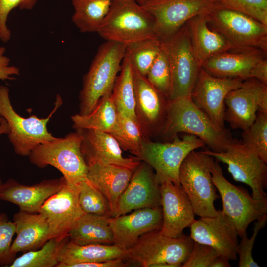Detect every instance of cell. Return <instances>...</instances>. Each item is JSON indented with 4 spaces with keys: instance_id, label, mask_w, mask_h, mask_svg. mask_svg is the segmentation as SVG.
Masks as SVG:
<instances>
[{
    "instance_id": "obj_1",
    "label": "cell",
    "mask_w": 267,
    "mask_h": 267,
    "mask_svg": "<svg viewBox=\"0 0 267 267\" xmlns=\"http://www.w3.org/2000/svg\"><path fill=\"white\" fill-rule=\"evenodd\" d=\"M180 132L201 139L214 152L225 151L233 139L226 129L218 130L208 117L192 100L190 96L170 100L161 134L172 137Z\"/></svg>"
},
{
    "instance_id": "obj_2",
    "label": "cell",
    "mask_w": 267,
    "mask_h": 267,
    "mask_svg": "<svg viewBox=\"0 0 267 267\" xmlns=\"http://www.w3.org/2000/svg\"><path fill=\"white\" fill-rule=\"evenodd\" d=\"M96 32L106 41L125 46L158 38L153 17L134 0H114Z\"/></svg>"
},
{
    "instance_id": "obj_3",
    "label": "cell",
    "mask_w": 267,
    "mask_h": 267,
    "mask_svg": "<svg viewBox=\"0 0 267 267\" xmlns=\"http://www.w3.org/2000/svg\"><path fill=\"white\" fill-rule=\"evenodd\" d=\"M125 49L124 44L112 41H106L100 45L83 77L79 95L80 115L89 114L102 97L111 94Z\"/></svg>"
},
{
    "instance_id": "obj_4",
    "label": "cell",
    "mask_w": 267,
    "mask_h": 267,
    "mask_svg": "<svg viewBox=\"0 0 267 267\" xmlns=\"http://www.w3.org/2000/svg\"><path fill=\"white\" fill-rule=\"evenodd\" d=\"M206 16L209 27L230 43L231 51L258 49L267 53V25L218 2Z\"/></svg>"
},
{
    "instance_id": "obj_5",
    "label": "cell",
    "mask_w": 267,
    "mask_h": 267,
    "mask_svg": "<svg viewBox=\"0 0 267 267\" xmlns=\"http://www.w3.org/2000/svg\"><path fill=\"white\" fill-rule=\"evenodd\" d=\"M62 104V99L57 95L54 107L46 118H39L34 115L23 117L12 107L9 88L0 84V116L8 124V137L17 154L28 156L38 145L56 139L48 131L47 125Z\"/></svg>"
},
{
    "instance_id": "obj_6",
    "label": "cell",
    "mask_w": 267,
    "mask_h": 267,
    "mask_svg": "<svg viewBox=\"0 0 267 267\" xmlns=\"http://www.w3.org/2000/svg\"><path fill=\"white\" fill-rule=\"evenodd\" d=\"M214 158L203 151L190 152L179 170L180 184L187 195L195 215L212 217L217 215L214 206L218 198L213 183L211 168Z\"/></svg>"
},
{
    "instance_id": "obj_7",
    "label": "cell",
    "mask_w": 267,
    "mask_h": 267,
    "mask_svg": "<svg viewBox=\"0 0 267 267\" xmlns=\"http://www.w3.org/2000/svg\"><path fill=\"white\" fill-rule=\"evenodd\" d=\"M82 141L77 131L70 133L64 137L38 145L28 156L36 166H52L63 174L67 183L80 185L87 179L88 172L81 149Z\"/></svg>"
},
{
    "instance_id": "obj_8",
    "label": "cell",
    "mask_w": 267,
    "mask_h": 267,
    "mask_svg": "<svg viewBox=\"0 0 267 267\" xmlns=\"http://www.w3.org/2000/svg\"><path fill=\"white\" fill-rule=\"evenodd\" d=\"M160 40L170 67V100L190 96L201 67L193 51L186 24L173 35Z\"/></svg>"
},
{
    "instance_id": "obj_9",
    "label": "cell",
    "mask_w": 267,
    "mask_h": 267,
    "mask_svg": "<svg viewBox=\"0 0 267 267\" xmlns=\"http://www.w3.org/2000/svg\"><path fill=\"white\" fill-rule=\"evenodd\" d=\"M172 140L161 143L145 137L136 159L151 166L159 183L171 182L180 186L178 175L182 162L190 152L205 144L201 139L190 134L182 138L177 135Z\"/></svg>"
},
{
    "instance_id": "obj_10",
    "label": "cell",
    "mask_w": 267,
    "mask_h": 267,
    "mask_svg": "<svg viewBox=\"0 0 267 267\" xmlns=\"http://www.w3.org/2000/svg\"><path fill=\"white\" fill-rule=\"evenodd\" d=\"M212 179L222 202V212L234 225L238 236L247 234L249 224L267 214V198L258 200L246 189L237 187L224 177L217 160L211 168Z\"/></svg>"
},
{
    "instance_id": "obj_11",
    "label": "cell",
    "mask_w": 267,
    "mask_h": 267,
    "mask_svg": "<svg viewBox=\"0 0 267 267\" xmlns=\"http://www.w3.org/2000/svg\"><path fill=\"white\" fill-rule=\"evenodd\" d=\"M194 244L190 236L183 234L178 238L165 235L160 230L141 236L127 250V258L133 264L151 267L159 263H167L182 267Z\"/></svg>"
},
{
    "instance_id": "obj_12",
    "label": "cell",
    "mask_w": 267,
    "mask_h": 267,
    "mask_svg": "<svg viewBox=\"0 0 267 267\" xmlns=\"http://www.w3.org/2000/svg\"><path fill=\"white\" fill-rule=\"evenodd\" d=\"M216 160L227 165L233 179L250 187L252 196L256 199L267 198V166L254 152L240 142L233 139L225 151L203 150Z\"/></svg>"
},
{
    "instance_id": "obj_13",
    "label": "cell",
    "mask_w": 267,
    "mask_h": 267,
    "mask_svg": "<svg viewBox=\"0 0 267 267\" xmlns=\"http://www.w3.org/2000/svg\"><path fill=\"white\" fill-rule=\"evenodd\" d=\"M218 0H150L141 5L153 17L157 37L170 36L191 18L208 12Z\"/></svg>"
},
{
    "instance_id": "obj_14",
    "label": "cell",
    "mask_w": 267,
    "mask_h": 267,
    "mask_svg": "<svg viewBox=\"0 0 267 267\" xmlns=\"http://www.w3.org/2000/svg\"><path fill=\"white\" fill-rule=\"evenodd\" d=\"M224 104L225 121L232 128L244 131L253 123L258 112L267 113V86L249 78L228 93Z\"/></svg>"
},
{
    "instance_id": "obj_15",
    "label": "cell",
    "mask_w": 267,
    "mask_h": 267,
    "mask_svg": "<svg viewBox=\"0 0 267 267\" xmlns=\"http://www.w3.org/2000/svg\"><path fill=\"white\" fill-rule=\"evenodd\" d=\"M243 81L238 78L215 77L201 68L190 97L216 128L224 130L225 97Z\"/></svg>"
},
{
    "instance_id": "obj_16",
    "label": "cell",
    "mask_w": 267,
    "mask_h": 267,
    "mask_svg": "<svg viewBox=\"0 0 267 267\" xmlns=\"http://www.w3.org/2000/svg\"><path fill=\"white\" fill-rule=\"evenodd\" d=\"M133 69L135 115L144 136L149 138L161 133L170 99L154 87L146 76Z\"/></svg>"
},
{
    "instance_id": "obj_17",
    "label": "cell",
    "mask_w": 267,
    "mask_h": 267,
    "mask_svg": "<svg viewBox=\"0 0 267 267\" xmlns=\"http://www.w3.org/2000/svg\"><path fill=\"white\" fill-rule=\"evenodd\" d=\"M80 185L65 181L60 189L47 199L39 212L46 218L49 228V239L62 241L68 234L76 221L84 213L79 203Z\"/></svg>"
},
{
    "instance_id": "obj_18",
    "label": "cell",
    "mask_w": 267,
    "mask_h": 267,
    "mask_svg": "<svg viewBox=\"0 0 267 267\" xmlns=\"http://www.w3.org/2000/svg\"><path fill=\"white\" fill-rule=\"evenodd\" d=\"M160 206V183L155 172L148 164L140 161L120 197L112 217L127 214L133 210Z\"/></svg>"
},
{
    "instance_id": "obj_19",
    "label": "cell",
    "mask_w": 267,
    "mask_h": 267,
    "mask_svg": "<svg viewBox=\"0 0 267 267\" xmlns=\"http://www.w3.org/2000/svg\"><path fill=\"white\" fill-rule=\"evenodd\" d=\"M190 237L195 241L209 245L220 256L229 260H236L238 234L231 220L222 210L212 217H200L190 226Z\"/></svg>"
},
{
    "instance_id": "obj_20",
    "label": "cell",
    "mask_w": 267,
    "mask_h": 267,
    "mask_svg": "<svg viewBox=\"0 0 267 267\" xmlns=\"http://www.w3.org/2000/svg\"><path fill=\"white\" fill-rule=\"evenodd\" d=\"M162 225L161 233L173 237L182 236L195 219L191 203L181 185L171 182L160 183Z\"/></svg>"
},
{
    "instance_id": "obj_21",
    "label": "cell",
    "mask_w": 267,
    "mask_h": 267,
    "mask_svg": "<svg viewBox=\"0 0 267 267\" xmlns=\"http://www.w3.org/2000/svg\"><path fill=\"white\" fill-rule=\"evenodd\" d=\"M161 206L135 210L130 214L109 218L114 244L128 250L139 238L149 232L160 230L162 225Z\"/></svg>"
},
{
    "instance_id": "obj_22",
    "label": "cell",
    "mask_w": 267,
    "mask_h": 267,
    "mask_svg": "<svg viewBox=\"0 0 267 267\" xmlns=\"http://www.w3.org/2000/svg\"><path fill=\"white\" fill-rule=\"evenodd\" d=\"M81 135V149L87 166L114 164L134 170L140 161L124 157L116 139L108 133L93 130H76Z\"/></svg>"
},
{
    "instance_id": "obj_23",
    "label": "cell",
    "mask_w": 267,
    "mask_h": 267,
    "mask_svg": "<svg viewBox=\"0 0 267 267\" xmlns=\"http://www.w3.org/2000/svg\"><path fill=\"white\" fill-rule=\"evenodd\" d=\"M65 181L62 177L58 179L44 180L33 185H26L9 179L1 185L0 200L17 205L20 210L39 212L44 202L60 189Z\"/></svg>"
},
{
    "instance_id": "obj_24",
    "label": "cell",
    "mask_w": 267,
    "mask_h": 267,
    "mask_svg": "<svg viewBox=\"0 0 267 267\" xmlns=\"http://www.w3.org/2000/svg\"><path fill=\"white\" fill-rule=\"evenodd\" d=\"M266 54L258 49L225 52L206 60L202 63L201 68L215 77L238 78L244 81L249 78L252 67L266 58Z\"/></svg>"
},
{
    "instance_id": "obj_25",
    "label": "cell",
    "mask_w": 267,
    "mask_h": 267,
    "mask_svg": "<svg viewBox=\"0 0 267 267\" xmlns=\"http://www.w3.org/2000/svg\"><path fill=\"white\" fill-rule=\"evenodd\" d=\"M88 180L106 200L111 217L117 202L127 187L134 170L114 164H95L87 166Z\"/></svg>"
},
{
    "instance_id": "obj_26",
    "label": "cell",
    "mask_w": 267,
    "mask_h": 267,
    "mask_svg": "<svg viewBox=\"0 0 267 267\" xmlns=\"http://www.w3.org/2000/svg\"><path fill=\"white\" fill-rule=\"evenodd\" d=\"M13 220L16 234L11 247L13 254L39 249L50 239L48 223L42 213L20 210Z\"/></svg>"
},
{
    "instance_id": "obj_27",
    "label": "cell",
    "mask_w": 267,
    "mask_h": 267,
    "mask_svg": "<svg viewBox=\"0 0 267 267\" xmlns=\"http://www.w3.org/2000/svg\"><path fill=\"white\" fill-rule=\"evenodd\" d=\"M206 13L196 15L186 23L193 51L201 67L209 58L232 48L222 35L209 27Z\"/></svg>"
},
{
    "instance_id": "obj_28",
    "label": "cell",
    "mask_w": 267,
    "mask_h": 267,
    "mask_svg": "<svg viewBox=\"0 0 267 267\" xmlns=\"http://www.w3.org/2000/svg\"><path fill=\"white\" fill-rule=\"evenodd\" d=\"M68 239L69 237L63 241L59 248L58 263L56 267L62 264L96 262L118 258H127V250L115 244L80 245Z\"/></svg>"
},
{
    "instance_id": "obj_29",
    "label": "cell",
    "mask_w": 267,
    "mask_h": 267,
    "mask_svg": "<svg viewBox=\"0 0 267 267\" xmlns=\"http://www.w3.org/2000/svg\"><path fill=\"white\" fill-rule=\"evenodd\" d=\"M110 217L84 213L70 230L69 240L80 245L114 244L113 233L109 222Z\"/></svg>"
},
{
    "instance_id": "obj_30",
    "label": "cell",
    "mask_w": 267,
    "mask_h": 267,
    "mask_svg": "<svg viewBox=\"0 0 267 267\" xmlns=\"http://www.w3.org/2000/svg\"><path fill=\"white\" fill-rule=\"evenodd\" d=\"M118 111L111 94L102 97L89 114H77L71 117L73 127L76 130L93 129L108 133L115 128Z\"/></svg>"
},
{
    "instance_id": "obj_31",
    "label": "cell",
    "mask_w": 267,
    "mask_h": 267,
    "mask_svg": "<svg viewBox=\"0 0 267 267\" xmlns=\"http://www.w3.org/2000/svg\"><path fill=\"white\" fill-rule=\"evenodd\" d=\"M114 0H71L72 20L82 33L96 32Z\"/></svg>"
},
{
    "instance_id": "obj_32",
    "label": "cell",
    "mask_w": 267,
    "mask_h": 267,
    "mask_svg": "<svg viewBox=\"0 0 267 267\" xmlns=\"http://www.w3.org/2000/svg\"><path fill=\"white\" fill-rule=\"evenodd\" d=\"M119 75L117 76L111 96L118 112L137 120L133 67L125 55Z\"/></svg>"
},
{
    "instance_id": "obj_33",
    "label": "cell",
    "mask_w": 267,
    "mask_h": 267,
    "mask_svg": "<svg viewBox=\"0 0 267 267\" xmlns=\"http://www.w3.org/2000/svg\"><path fill=\"white\" fill-rule=\"evenodd\" d=\"M120 148L135 156H139L145 137L137 120L118 112L117 124L109 133Z\"/></svg>"
},
{
    "instance_id": "obj_34",
    "label": "cell",
    "mask_w": 267,
    "mask_h": 267,
    "mask_svg": "<svg viewBox=\"0 0 267 267\" xmlns=\"http://www.w3.org/2000/svg\"><path fill=\"white\" fill-rule=\"evenodd\" d=\"M161 47L158 38L148 39L127 45L125 55L133 67L146 76Z\"/></svg>"
},
{
    "instance_id": "obj_35",
    "label": "cell",
    "mask_w": 267,
    "mask_h": 267,
    "mask_svg": "<svg viewBox=\"0 0 267 267\" xmlns=\"http://www.w3.org/2000/svg\"><path fill=\"white\" fill-rule=\"evenodd\" d=\"M65 239L59 241L51 238L40 249L26 252L15 258L7 267H56L58 263V251Z\"/></svg>"
},
{
    "instance_id": "obj_36",
    "label": "cell",
    "mask_w": 267,
    "mask_h": 267,
    "mask_svg": "<svg viewBox=\"0 0 267 267\" xmlns=\"http://www.w3.org/2000/svg\"><path fill=\"white\" fill-rule=\"evenodd\" d=\"M243 131L240 142L267 163V113L258 112L253 123Z\"/></svg>"
},
{
    "instance_id": "obj_37",
    "label": "cell",
    "mask_w": 267,
    "mask_h": 267,
    "mask_svg": "<svg viewBox=\"0 0 267 267\" xmlns=\"http://www.w3.org/2000/svg\"><path fill=\"white\" fill-rule=\"evenodd\" d=\"M78 200L84 213L111 217L109 206L105 197L88 179L81 184Z\"/></svg>"
},
{
    "instance_id": "obj_38",
    "label": "cell",
    "mask_w": 267,
    "mask_h": 267,
    "mask_svg": "<svg viewBox=\"0 0 267 267\" xmlns=\"http://www.w3.org/2000/svg\"><path fill=\"white\" fill-rule=\"evenodd\" d=\"M146 77L154 87L169 98L171 70L167 54L162 47Z\"/></svg>"
},
{
    "instance_id": "obj_39",
    "label": "cell",
    "mask_w": 267,
    "mask_h": 267,
    "mask_svg": "<svg viewBox=\"0 0 267 267\" xmlns=\"http://www.w3.org/2000/svg\"><path fill=\"white\" fill-rule=\"evenodd\" d=\"M221 5L245 14L267 25V0H218Z\"/></svg>"
},
{
    "instance_id": "obj_40",
    "label": "cell",
    "mask_w": 267,
    "mask_h": 267,
    "mask_svg": "<svg viewBox=\"0 0 267 267\" xmlns=\"http://www.w3.org/2000/svg\"><path fill=\"white\" fill-rule=\"evenodd\" d=\"M16 233V226L13 221L8 220L5 213L0 214V266L7 267L15 258L11 247L12 239Z\"/></svg>"
},
{
    "instance_id": "obj_41",
    "label": "cell",
    "mask_w": 267,
    "mask_h": 267,
    "mask_svg": "<svg viewBox=\"0 0 267 267\" xmlns=\"http://www.w3.org/2000/svg\"><path fill=\"white\" fill-rule=\"evenodd\" d=\"M253 228L251 237L248 238L247 234L241 237V240L238 244L237 254L239 256V267H259L258 264L254 261L252 256V250L255 241L260 230L266 224L267 214L256 220Z\"/></svg>"
},
{
    "instance_id": "obj_42",
    "label": "cell",
    "mask_w": 267,
    "mask_h": 267,
    "mask_svg": "<svg viewBox=\"0 0 267 267\" xmlns=\"http://www.w3.org/2000/svg\"><path fill=\"white\" fill-rule=\"evenodd\" d=\"M38 0H0V39L7 42L11 38V33L7 25L8 16L16 8L20 10H31Z\"/></svg>"
},
{
    "instance_id": "obj_43",
    "label": "cell",
    "mask_w": 267,
    "mask_h": 267,
    "mask_svg": "<svg viewBox=\"0 0 267 267\" xmlns=\"http://www.w3.org/2000/svg\"><path fill=\"white\" fill-rule=\"evenodd\" d=\"M220 256L212 247L194 241L192 251L182 267H209L212 262Z\"/></svg>"
},
{
    "instance_id": "obj_44",
    "label": "cell",
    "mask_w": 267,
    "mask_h": 267,
    "mask_svg": "<svg viewBox=\"0 0 267 267\" xmlns=\"http://www.w3.org/2000/svg\"><path fill=\"white\" fill-rule=\"evenodd\" d=\"M132 264L126 258H118L104 261L62 264L57 267H123Z\"/></svg>"
},
{
    "instance_id": "obj_45",
    "label": "cell",
    "mask_w": 267,
    "mask_h": 267,
    "mask_svg": "<svg viewBox=\"0 0 267 267\" xmlns=\"http://www.w3.org/2000/svg\"><path fill=\"white\" fill-rule=\"evenodd\" d=\"M6 49L0 47V80H14V76L20 74L19 69L13 65H10V58L5 55Z\"/></svg>"
},
{
    "instance_id": "obj_46",
    "label": "cell",
    "mask_w": 267,
    "mask_h": 267,
    "mask_svg": "<svg viewBox=\"0 0 267 267\" xmlns=\"http://www.w3.org/2000/svg\"><path fill=\"white\" fill-rule=\"evenodd\" d=\"M249 78H254L267 86V59L266 58L258 61L251 69Z\"/></svg>"
},
{
    "instance_id": "obj_47",
    "label": "cell",
    "mask_w": 267,
    "mask_h": 267,
    "mask_svg": "<svg viewBox=\"0 0 267 267\" xmlns=\"http://www.w3.org/2000/svg\"><path fill=\"white\" fill-rule=\"evenodd\" d=\"M229 260L221 256H218L211 263L209 267H229Z\"/></svg>"
},
{
    "instance_id": "obj_48",
    "label": "cell",
    "mask_w": 267,
    "mask_h": 267,
    "mask_svg": "<svg viewBox=\"0 0 267 267\" xmlns=\"http://www.w3.org/2000/svg\"><path fill=\"white\" fill-rule=\"evenodd\" d=\"M9 132V128L7 122L3 117L0 116V135L8 134Z\"/></svg>"
},
{
    "instance_id": "obj_49",
    "label": "cell",
    "mask_w": 267,
    "mask_h": 267,
    "mask_svg": "<svg viewBox=\"0 0 267 267\" xmlns=\"http://www.w3.org/2000/svg\"><path fill=\"white\" fill-rule=\"evenodd\" d=\"M151 267H177L176 265L167 263H159L152 266Z\"/></svg>"
},
{
    "instance_id": "obj_50",
    "label": "cell",
    "mask_w": 267,
    "mask_h": 267,
    "mask_svg": "<svg viewBox=\"0 0 267 267\" xmlns=\"http://www.w3.org/2000/svg\"><path fill=\"white\" fill-rule=\"evenodd\" d=\"M135 2H136L137 3H138L140 5H142L144 3H145L146 1L150 0H134Z\"/></svg>"
},
{
    "instance_id": "obj_51",
    "label": "cell",
    "mask_w": 267,
    "mask_h": 267,
    "mask_svg": "<svg viewBox=\"0 0 267 267\" xmlns=\"http://www.w3.org/2000/svg\"><path fill=\"white\" fill-rule=\"evenodd\" d=\"M2 179H1V176H0V187L1 186V185L2 184Z\"/></svg>"
}]
</instances>
